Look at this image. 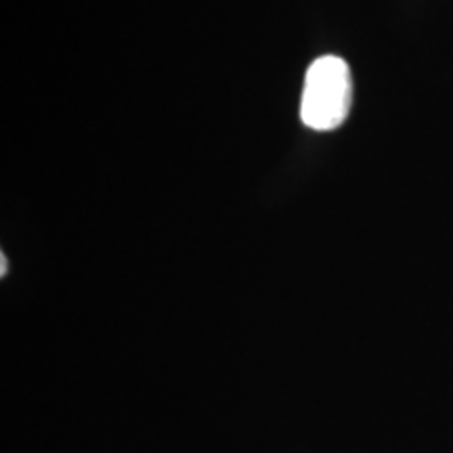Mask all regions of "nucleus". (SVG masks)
Segmentation results:
<instances>
[{
	"label": "nucleus",
	"instance_id": "f257e3e1",
	"mask_svg": "<svg viewBox=\"0 0 453 453\" xmlns=\"http://www.w3.org/2000/svg\"><path fill=\"white\" fill-rule=\"evenodd\" d=\"M353 104V78L349 64L326 55L309 65L304 78L300 118L313 130H334L349 118Z\"/></svg>",
	"mask_w": 453,
	"mask_h": 453
},
{
	"label": "nucleus",
	"instance_id": "f03ea898",
	"mask_svg": "<svg viewBox=\"0 0 453 453\" xmlns=\"http://www.w3.org/2000/svg\"><path fill=\"white\" fill-rule=\"evenodd\" d=\"M0 275H7V258L0 257Z\"/></svg>",
	"mask_w": 453,
	"mask_h": 453
}]
</instances>
